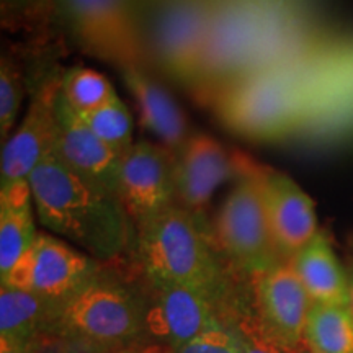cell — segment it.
Listing matches in <instances>:
<instances>
[{"instance_id":"cell-1","label":"cell","mask_w":353,"mask_h":353,"mask_svg":"<svg viewBox=\"0 0 353 353\" xmlns=\"http://www.w3.org/2000/svg\"><path fill=\"white\" fill-rule=\"evenodd\" d=\"M43 228L81 247L95 260H112L131 241V218L118 195L72 170L52 152L28 179Z\"/></svg>"},{"instance_id":"cell-2","label":"cell","mask_w":353,"mask_h":353,"mask_svg":"<svg viewBox=\"0 0 353 353\" xmlns=\"http://www.w3.org/2000/svg\"><path fill=\"white\" fill-rule=\"evenodd\" d=\"M136 229L139 260L149 285L182 286L226 307L234 306L223 254L200 214L175 203Z\"/></svg>"},{"instance_id":"cell-3","label":"cell","mask_w":353,"mask_h":353,"mask_svg":"<svg viewBox=\"0 0 353 353\" xmlns=\"http://www.w3.org/2000/svg\"><path fill=\"white\" fill-rule=\"evenodd\" d=\"M214 110L228 128L245 138L281 139L304 128L307 94L298 64L245 74L214 94Z\"/></svg>"},{"instance_id":"cell-4","label":"cell","mask_w":353,"mask_h":353,"mask_svg":"<svg viewBox=\"0 0 353 353\" xmlns=\"http://www.w3.org/2000/svg\"><path fill=\"white\" fill-rule=\"evenodd\" d=\"M148 301L118 278L101 270L57 307L48 335L79 343L95 353L144 342Z\"/></svg>"},{"instance_id":"cell-5","label":"cell","mask_w":353,"mask_h":353,"mask_svg":"<svg viewBox=\"0 0 353 353\" xmlns=\"http://www.w3.org/2000/svg\"><path fill=\"white\" fill-rule=\"evenodd\" d=\"M237 183L216 214L214 239L223 257L250 280L285 262L278 254L260 183L259 164L237 154Z\"/></svg>"},{"instance_id":"cell-6","label":"cell","mask_w":353,"mask_h":353,"mask_svg":"<svg viewBox=\"0 0 353 353\" xmlns=\"http://www.w3.org/2000/svg\"><path fill=\"white\" fill-rule=\"evenodd\" d=\"M99 272L100 265L94 257L51 234L39 232L32 247L0 281L48 299L64 301Z\"/></svg>"},{"instance_id":"cell-7","label":"cell","mask_w":353,"mask_h":353,"mask_svg":"<svg viewBox=\"0 0 353 353\" xmlns=\"http://www.w3.org/2000/svg\"><path fill=\"white\" fill-rule=\"evenodd\" d=\"M218 0H165L154 28V50L180 81L200 77Z\"/></svg>"},{"instance_id":"cell-8","label":"cell","mask_w":353,"mask_h":353,"mask_svg":"<svg viewBox=\"0 0 353 353\" xmlns=\"http://www.w3.org/2000/svg\"><path fill=\"white\" fill-rule=\"evenodd\" d=\"M118 198L136 226L175 205L174 154L149 141L132 144L121 157Z\"/></svg>"},{"instance_id":"cell-9","label":"cell","mask_w":353,"mask_h":353,"mask_svg":"<svg viewBox=\"0 0 353 353\" xmlns=\"http://www.w3.org/2000/svg\"><path fill=\"white\" fill-rule=\"evenodd\" d=\"M255 317L272 341L291 353H303L304 329L312 301L290 262L252 278Z\"/></svg>"},{"instance_id":"cell-10","label":"cell","mask_w":353,"mask_h":353,"mask_svg":"<svg viewBox=\"0 0 353 353\" xmlns=\"http://www.w3.org/2000/svg\"><path fill=\"white\" fill-rule=\"evenodd\" d=\"M68 8L87 50L120 68L143 65V34L128 0H68Z\"/></svg>"},{"instance_id":"cell-11","label":"cell","mask_w":353,"mask_h":353,"mask_svg":"<svg viewBox=\"0 0 353 353\" xmlns=\"http://www.w3.org/2000/svg\"><path fill=\"white\" fill-rule=\"evenodd\" d=\"M145 332L159 345L175 348L226 322L232 307L182 286H151Z\"/></svg>"},{"instance_id":"cell-12","label":"cell","mask_w":353,"mask_h":353,"mask_svg":"<svg viewBox=\"0 0 353 353\" xmlns=\"http://www.w3.org/2000/svg\"><path fill=\"white\" fill-rule=\"evenodd\" d=\"M61 92L59 81H50L39 88L15 132L2 144L0 188L28 182L30 175L56 149V105Z\"/></svg>"},{"instance_id":"cell-13","label":"cell","mask_w":353,"mask_h":353,"mask_svg":"<svg viewBox=\"0 0 353 353\" xmlns=\"http://www.w3.org/2000/svg\"><path fill=\"white\" fill-rule=\"evenodd\" d=\"M268 224L280 257L288 262L319 232L316 205L285 172L259 165Z\"/></svg>"},{"instance_id":"cell-14","label":"cell","mask_w":353,"mask_h":353,"mask_svg":"<svg viewBox=\"0 0 353 353\" xmlns=\"http://www.w3.org/2000/svg\"><path fill=\"white\" fill-rule=\"evenodd\" d=\"M237 175V159L208 134H192L175 156L176 203L203 214L221 185Z\"/></svg>"},{"instance_id":"cell-15","label":"cell","mask_w":353,"mask_h":353,"mask_svg":"<svg viewBox=\"0 0 353 353\" xmlns=\"http://www.w3.org/2000/svg\"><path fill=\"white\" fill-rule=\"evenodd\" d=\"M57 138L54 152L77 174L103 185L114 195H118V175H120V154L114 152L110 145L101 141L88 128L76 110L57 97Z\"/></svg>"},{"instance_id":"cell-16","label":"cell","mask_w":353,"mask_h":353,"mask_svg":"<svg viewBox=\"0 0 353 353\" xmlns=\"http://www.w3.org/2000/svg\"><path fill=\"white\" fill-rule=\"evenodd\" d=\"M121 79L139 110L143 126L174 156L188 141V126L182 108L169 92L145 72L143 65L121 68Z\"/></svg>"},{"instance_id":"cell-17","label":"cell","mask_w":353,"mask_h":353,"mask_svg":"<svg viewBox=\"0 0 353 353\" xmlns=\"http://www.w3.org/2000/svg\"><path fill=\"white\" fill-rule=\"evenodd\" d=\"M312 303L348 306V275L325 232L288 260Z\"/></svg>"},{"instance_id":"cell-18","label":"cell","mask_w":353,"mask_h":353,"mask_svg":"<svg viewBox=\"0 0 353 353\" xmlns=\"http://www.w3.org/2000/svg\"><path fill=\"white\" fill-rule=\"evenodd\" d=\"M33 211L28 182L0 188V280L8 275L38 237Z\"/></svg>"},{"instance_id":"cell-19","label":"cell","mask_w":353,"mask_h":353,"mask_svg":"<svg viewBox=\"0 0 353 353\" xmlns=\"http://www.w3.org/2000/svg\"><path fill=\"white\" fill-rule=\"evenodd\" d=\"M54 301L30 291L0 286V339L3 341H37L48 335L57 307Z\"/></svg>"},{"instance_id":"cell-20","label":"cell","mask_w":353,"mask_h":353,"mask_svg":"<svg viewBox=\"0 0 353 353\" xmlns=\"http://www.w3.org/2000/svg\"><path fill=\"white\" fill-rule=\"evenodd\" d=\"M309 353H353V312L341 304L312 303L304 329Z\"/></svg>"},{"instance_id":"cell-21","label":"cell","mask_w":353,"mask_h":353,"mask_svg":"<svg viewBox=\"0 0 353 353\" xmlns=\"http://www.w3.org/2000/svg\"><path fill=\"white\" fill-rule=\"evenodd\" d=\"M59 82L61 95L77 113L92 112L118 97L112 82L90 68H70Z\"/></svg>"},{"instance_id":"cell-22","label":"cell","mask_w":353,"mask_h":353,"mask_svg":"<svg viewBox=\"0 0 353 353\" xmlns=\"http://www.w3.org/2000/svg\"><path fill=\"white\" fill-rule=\"evenodd\" d=\"M77 114L105 144L110 145L120 156L136 143L132 139L134 123H132L131 112L120 97L92 110V112Z\"/></svg>"},{"instance_id":"cell-23","label":"cell","mask_w":353,"mask_h":353,"mask_svg":"<svg viewBox=\"0 0 353 353\" xmlns=\"http://www.w3.org/2000/svg\"><path fill=\"white\" fill-rule=\"evenodd\" d=\"M23 82L19 68L3 56L0 63V138L2 144L12 134L23 101Z\"/></svg>"},{"instance_id":"cell-24","label":"cell","mask_w":353,"mask_h":353,"mask_svg":"<svg viewBox=\"0 0 353 353\" xmlns=\"http://www.w3.org/2000/svg\"><path fill=\"white\" fill-rule=\"evenodd\" d=\"M226 324L236 335L241 353H291L280 343L272 341L260 327L255 314H250L249 311H242L239 304H236L229 311Z\"/></svg>"},{"instance_id":"cell-25","label":"cell","mask_w":353,"mask_h":353,"mask_svg":"<svg viewBox=\"0 0 353 353\" xmlns=\"http://www.w3.org/2000/svg\"><path fill=\"white\" fill-rule=\"evenodd\" d=\"M169 353H241V348L232 329L224 322L183 345L169 348Z\"/></svg>"},{"instance_id":"cell-26","label":"cell","mask_w":353,"mask_h":353,"mask_svg":"<svg viewBox=\"0 0 353 353\" xmlns=\"http://www.w3.org/2000/svg\"><path fill=\"white\" fill-rule=\"evenodd\" d=\"M37 353H95L79 343L69 342L54 335H43L38 343Z\"/></svg>"},{"instance_id":"cell-27","label":"cell","mask_w":353,"mask_h":353,"mask_svg":"<svg viewBox=\"0 0 353 353\" xmlns=\"http://www.w3.org/2000/svg\"><path fill=\"white\" fill-rule=\"evenodd\" d=\"M39 341L41 337L37 341H3L0 339V353H37Z\"/></svg>"},{"instance_id":"cell-28","label":"cell","mask_w":353,"mask_h":353,"mask_svg":"<svg viewBox=\"0 0 353 353\" xmlns=\"http://www.w3.org/2000/svg\"><path fill=\"white\" fill-rule=\"evenodd\" d=\"M110 353H169L165 347L159 345L156 342H138V343H132V345L118 348V350H113Z\"/></svg>"},{"instance_id":"cell-29","label":"cell","mask_w":353,"mask_h":353,"mask_svg":"<svg viewBox=\"0 0 353 353\" xmlns=\"http://www.w3.org/2000/svg\"><path fill=\"white\" fill-rule=\"evenodd\" d=\"M348 307L353 312V268L350 275H348Z\"/></svg>"},{"instance_id":"cell-30","label":"cell","mask_w":353,"mask_h":353,"mask_svg":"<svg viewBox=\"0 0 353 353\" xmlns=\"http://www.w3.org/2000/svg\"><path fill=\"white\" fill-rule=\"evenodd\" d=\"M8 3V6H17V7H19L20 6V3H21V6H25V3H30V2H32V0H3V3Z\"/></svg>"},{"instance_id":"cell-31","label":"cell","mask_w":353,"mask_h":353,"mask_svg":"<svg viewBox=\"0 0 353 353\" xmlns=\"http://www.w3.org/2000/svg\"><path fill=\"white\" fill-rule=\"evenodd\" d=\"M303 353H309V352H307V350H304V352H303Z\"/></svg>"}]
</instances>
